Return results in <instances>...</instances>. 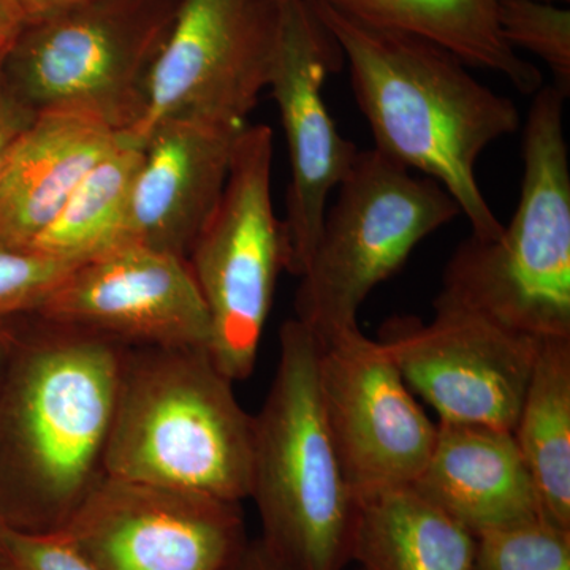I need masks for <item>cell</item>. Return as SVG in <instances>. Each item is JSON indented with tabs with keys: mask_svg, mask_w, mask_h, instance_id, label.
Masks as SVG:
<instances>
[{
	"mask_svg": "<svg viewBox=\"0 0 570 570\" xmlns=\"http://www.w3.org/2000/svg\"><path fill=\"white\" fill-rule=\"evenodd\" d=\"M309 3L346 56L374 149L441 184L468 217L474 238L501 235L504 225L480 190L475 167L490 145L519 129L515 102L475 80L444 48Z\"/></svg>",
	"mask_w": 570,
	"mask_h": 570,
	"instance_id": "1",
	"label": "cell"
},
{
	"mask_svg": "<svg viewBox=\"0 0 570 570\" xmlns=\"http://www.w3.org/2000/svg\"><path fill=\"white\" fill-rule=\"evenodd\" d=\"M18 354L7 395V442L18 502L2 524L62 531L104 475L124 344L41 321Z\"/></svg>",
	"mask_w": 570,
	"mask_h": 570,
	"instance_id": "2",
	"label": "cell"
},
{
	"mask_svg": "<svg viewBox=\"0 0 570 570\" xmlns=\"http://www.w3.org/2000/svg\"><path fill=\"white\" fill-rule=\"evenodd\" d=\"M234 384L208 348L124 346L104 474L249 499L254 417Z\"/></svg>",
	"mask_w": 570,
	"mask_h": 570,
	"instance_id": "3",
	"label": "cell"
},
{
	"mask_svg": "<svg viewBox=\"0 0 570 570\" xmlns=\"http://www.w3.org/2000/svg\"><path fill=\"white\" fill-rule=\"evenodd\" d=\"M540 88L528 115L519 206L494 239L471 235L450 258L434 311L485 318L543 343L570 340V167L564 102Z\"/></svg>",
	"mask_w": 570,
	"mask_h": 570,
	"instance_id": "4",
	"label": "cell"
},
{
	"mask_svg": "<svg viewBox=\"0 0 570 570\" xmlns=\"http://www.w3.org/2000/svg\"><path fill=\"white\" fill-rule=\"evenodd\" d=\"M321 341L296 318L279 332V360L254 417L250 494L262 542L291 570H344L358 497L347 480L318 392Z\"/></svg>",
	"mask_w": 570,
	"mask_h": 570,
	"instance_id": "5",
	"label": "cell"
},
{
	"mask_svg": "<svg viewBox=\"0 0 570 570\" xmlns=\"http://www.w3.org/2000/svg\"><path fill=\"white\" fill-rule=\"evenodd\" d=\"M179 2L91 0L26 22L0 66V86L36 115L78 112L132 132Z\"/></svg>",
	"mask_w": 570,
	"mask_h": 570,
	"instance_id": "6",
	"label": "cell"
},
{
	"mask_svg": "<svg viewBox=\"0 0 570 570\" xmlns=\"http://www.w3.org/2000/svg\"><path fill=\"white\" fill-rule=\"evenodd\" d=\"M459 214L452 195L434 179L377 149L358 151L298 277L296 321L321 343L356 328L371 292L395 275L419 243Z\"/></svg>",
	"mask_w": 570,
	"mask_h": 570,
	"instance_id": "7",
	"label": "cell"
},
{
	"mask_svg": "<svg viewBox=\"0 0 570 570\" xmlns=\"http://www.w3.org/2000/svg\"><path fill=\"white\" fill-rule=\"evenodd\" d=\"M273 130L247 124L223 197L187 255L212 325L208 352L234 382L254 373L277 277L287 272V236L273 206Z\"/></svg>",
	"mask_w": 570,
	"mask_h": 570,
	"instance_id": "8",
	"label": "cell"
},
{
	"mask_svg": "<svg viewBox=\"0 0 570 570\" xmlns=\"http://www.w3.org/2000/svg\"><path fill=\"white\" fill-rule=\"evenodd\" d=\"M277 0H181L129 132L145 140L174 119L247 124L268 88Z\"/></svg>",
	"mask_w": 570,
	"mask_h": 570,
	"instance_id": "9",
	"label": "cell"
},
{
	"mask_svg": "<svg viewBox=\"0 0 570 570\" xmlns=\"http://www.w3.org/2000/svg\"><path fill=\"white\" fill-rule=\"evenodd\" d=\"M318 392L356 497L414 485L436 444L438 423L377 340L356 326L321 343Z\"/></svg>",
	"mask_w": 570,
	"mask_h": 570,
	"instance_id": "10",
	"label": "cell"
},
{
	"mask_svg": "<svg viewBox=\"0 0 570 570\" xmlns=\"http://www.w3.org/2000/svg\"><path fill=\"white\" fill-rule=\"evenodd\" d=\"M340 48L309 0H277L275 51L268 88L275 97L291 160L287 190V272L299 277L316 249L326 204L354 165L358 149L337 130L326 107V78Z\"/></svg>",
	"mask_w": 570,
	"mask_h": 570,
	"instance_id": "11",
	"label": "cell"
},
{
	"mask_svg": "<svg viewBox=\"0 0 570 570\" xmlns=\"http://www.w3.org/2000/svg\"><path fill=\"white\" fill-rule=\"evenodd\" d=\"M438 422L513 431L540 343L485 318L434 311L390 318L377 337Z\"/></svg>",
	"mask_w": 570,
	"mask_h": 570,
	"instance_id": "12",
	"label": "cell"
},
{
	"mask_svg": "<svg viewBox=\"0 0 570 570\" xmlns=\"http://www.w3.org/2000/svg\"><path fill=\"white\" fill-rule=\"evenodd\" d=\"M62 531L100 570H223L249 540L242 502L105 474Z\"/></svg>",
	"mask_w": 570,
	"mask_h": 570,
	"instance_id": "13",
	"label": "cell"
},
{
	"mask_svg": "<svg viewBox=\"0 0 570 570\" xmlns=\"http://www.w3.org/2000/svg\"><path fill=\"white\" fill-rule=\"evenodd\" d=\"M124 346L209 347L208 311L189 264L137 243L94 255L32 314Z\"/></svg>",
	"mask_w": 570,
	"mask_h": 570,
	"instance_id": "14",
	"label": "cell"
},
{
	"mask_svg": "<svg viewBox=\"0 0 570 570\" xmlns=\"http://www.w3.org/2000/svg\"><path fill=\"white\" fill-rule=\"evenodd\" d=\"M246 126L174 119L146 135L121 243L187 261L223 197L236 140Z\"/></svg>",
	"mask_w": 570,
	"mask_h": 570,
	"instance_id": "15",
	"label": "cell"
},
{
	"mask_svg": "<svg viewBox=\"0 0 570 570\" xmlns=\"http://www.w3.org/2000/svg\"><path fill=\"white\" fill-rule=\"evenodd\" d=\"M412 487L475 538L542 519L519 444L499 428L438 422L436 444Z\"/></svg>",
	"mask_w": 570,
	"mask_h": 570,
	"instance_id": "16",
	"label": "cell"
},
{
	"mask_svg": "<svg viewBox=\"0 0 570 570\" xmlns=\"http://www.w3.org/2000/svg\"><path fill=\"white\" fill-rule=\"evenodd\" d=\"M119 137L78 112L37 115L0 170V245L31 246Z\"/></svg>",
	"mask_w": 570,
	"mask_h": 570,
	"instance_id": "17",
	"label": "cell"
},
{
	"mask_svg": "<svg viewBox=\"0 0 570 570\" xmlns=\"http://www.w3.org/2000/svg\"><path fill=\"white\" fill-rule=\"evenodd\" d=\"M387 31L444 48L471 67L508 78L520 92L542 88L538 67L524 61L502 37L498 0H311Z\"/></svg>",
	"mask_w": 570,
	"mask_h": 570,
	"instance_id": "18",
	"label": "cell"
},
{
	"mask_svg": "<svg viewBox=\"0 0 570 570\" xmlns=\"http://www.w3.org/2000/svg\"><path fill=\"white\" fill-rule=\"evenodd\" d=\"M475 535L412 485L358 498L352 561L362 570H472Z\"/></svg>",
	"mask_w": 570,
	"mask_h": 570,
	"instance_id": "19",
	"label": "cell"
},
{
	"mask_svg": "<svg viewBox=\"0 0 570 570\" xmlns=\"http://www.w3.org/2000/svg\"><path fill=\"white\" fill-rule=\"evenodd\" d=\"M512 433L534 480L542 519L570 530V340L540 343Z\"/></svg>",
	"mask_w": 570,
	"mask_h": 570,
	"instance_id": "20",
	"label": "cell"
},
{
	"mask_svg": "<svg viewBox=\"0 0 570 570\" xmlns=\"http://www.w3.org/2000/svg\"><path fill=\"white\" fill-rule=\"evenodd\" d=\"M142 153L141 141L121 134L29 247L56 257L88 261L119 245Z\"/></svg>",
	"mask_w": 570,
	"mask_h": 570,
	"instance_id": "21",
	"label": "cell"
},
{
	"mask_svg": "<svg viewBox=\"0 0 570 570\" xmlns=\"http://www.w3.org/2000/svg\"><path fill=\"white\" fill-rule=\"evenodd\" d=\"M498 22L510 47L538 56L554 75V86L569 96L570 10L543 0H498Z\"/></svg>",
	"mask_w": 570,
	"mask_h": 570,
	"instance_id": "22",
	"label": "cell"
},
{
	"mask_svg": "<svg viewBox=\"0 0 570 570\" xmlns=\"http://www.w3.org/2000/svg\"><path fill=\"white\" fill-rule=\"evenodd\" d=\"M472 570H570V530L539 519L483 532Z\"/></svg>",
	"mask_w": 570,
	"mask_h": 570,
	"instance_id": "23",
	"label": "cell"
},
{
	"mask_svg": "<svg viewBox=\"0 0 570 570\" xmlns=\"http://www.w3.org/2000/svg\"><path fill=\"white\" fill-rule=\"evenodd\" d=\"M82 262L0 245V318L36 313Z\"/></svg>",
	"mask_w": 570,
	"mask_h": 570,
	"instance_id": "24",
	"label": "cell"
},
{
	"mask_svg": "<svg viewBox=\"0 0 570 570\" xmlns=\"http://www.w3.org/2000/svg\"><path fill=\"white\" fill-rule=\"evenodd\" d=\"M0 570H100L66 531L28 532L0 523Z\"/></svg>",
	"mask_w": 570,
	"mask_h": 570,
	"instance_id": "25",
	"label": "cell"
},
{
	"mask_svg": "<svg viewBox=\"0 0 570 570\" xmlns=\"http://www.w3.org/2000/svg\"><path fill=\"white\" fill-rule=\"evenodd\" d=\"M36 116V112L13 99L0 86V170H2L3 160H6L11 145L28 129Z\"/></svg>",
	"mask_w": 570,
	"mask_h": 570,
	"instance_id": "26",
	"label": "cell"
},
{
	"mask_svg": "<svg viewBox=\"0 0 570 570\" xmlns=\"http://www.w3.org/2000/svg\"><path fill=\"white\" fill-rule=\"evenodd\" d=\"M223 570H291L266 549L261 539L247 540L242 551Z\"/></svg>",
	"mask_w": 570,
	"mask_h": 570,
	"instance_id": "27",
	"label": "cell"
},
{
	"mask_svg": "<svg viewBox=\"0 0 570 570\" xmlns=\"http://www.w3.org/2000/svg\"><path fill=\"white\" fill-rule=\"evenodd\" d=\"M24 26L26 17L18 0H0V61L11 50Z\"/></svg>",
	"mask_w": 570,
	"mask_h": 570,
	"instance_id": "28",
	"label": "cell"
},
{
	"mask_svg": "<svg viewBox=\"0 0 570 570\" xmlns=\"http://www.w3.org/2000/svg\"><path fill=\"white\" fill-rule=\"evenodd\" d=\"M86 2H91V0H18L22 13H24L26 22L61 13L63 10L73 9V7Z\"/></svg>",
	"mask_w": 570,
	"mask_h": 570,
	"instance_id": "29",
	"label": "cell"
},
{
	"mask_svg": "<svg viewBox=\"0 0 570 570\" xmlns=\"http://www.w3.org/2000/svg\"><path fill=\"white\" fill-rule=\"evenodd\" d=\"M17 336L7 326V318H0V365L6 362L7 355L13 352Z\"/></svg>",
	"mask_w": 570,
	"mask_h": 570,
	"instance_id": "30",
	"label": "cell"
},
{
	"mask_svg": "<svg viewBox=\"0 0 570 570\" xmlns=\"http://www.w3.org/2000/svg\"><path fill=\"white\" fill-rule=\"evenodd\" d=\"M543 2L564 3V2H569V0H543Z\"/></svg>",
	"mask_w": 570,
	"mask_h": 570,
	"instance_id": "31",
	"label": "cell"
},
{
	"mask_svg": "<svg viewBox=\"0 0 570 570\" xmlns=\"http://www.w3.org/2000/svg\"><path fill=\"white\" fill-rule=\"evenodd\" d=\"M0 66H2V61H0Z\"/></svg>",
	"mask_w": 570,
	"mask_h": 570,
	"instance_id": "32",
	"label": "cell"
},
{
	"mask_svg": "<svg viewBox=\"0 0 570 570\" xmlns=\"http://www.w3.org/2000/svg\"><path fill=\"white\" fill-rule=\"evenodd\" d=\"M356 570H362V569H360V568H358V569H356Z\"/></svg>",
	"mask_w": 570,
	"mask_h": 570,
	"instance_id": "33",
	"label": "cell"
}]
</instances>
